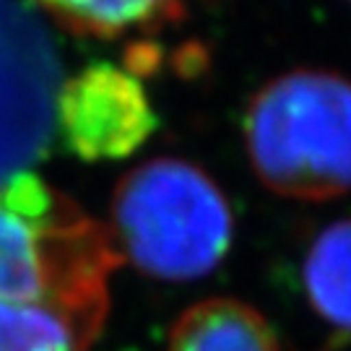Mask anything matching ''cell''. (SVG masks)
<instances>
[{"instance_id": "1", "label": "cell", "mask_w": 351, "mask_h": 351, "mask_svg": "<svg viewBox=\"0 0 351 351\" xmlns=\"http://www.w3.org/2000/svg\"><path fill=\"white\" fill-rule=\"evenodd\" d=\"M117 261L112 234L37 175L0 185V300L110 310Z\"/></svg>"}, {"instance_id": "2", "label": "cell", "mask_w": 351, "mask_h": 351, "mask_svg": "<svg viewBox=\"0 0 351 351\" xmlns=\"http://www.w3.org/2000/svg\"><path fill=\"white\" fill-rule=\"evenodd\" d=\"M245 146L258 180L278 195L351 193V81L328 71L268 81L245 114Z\"/></svg>"}, {"instance_id": "3", "label": "cell", "mask_w": 351, "mask_h": 351, "mask_svg": "<svg viewBox=\"0 0 351 351\" xmlns=\"http://www.w3.org/2000/svg\"><path fill=\"white\" fill-rule=\"evenodd\" d=\"M234 216L201 167L154 159L128 172L112 195V239L143 274L164 281L201 278L224 261Z\"/></svg>"}, {"instance_id": "4", "label": "cell", "mask_w": 351, "mask_h": 351, "mask_svg": "<svg viewBox=\"0 0 351 351\" xmlns=\"http://www.w3.org/2000/svg\"><path fill=\"white\" fill-rule=\"evenodd\" d=\"M52 52L32 24L0 0V185L29 172L55 114Z\"/></svg>"}, {"instance_id": "5", "label": "cell", "mask_w": 351, "mask_h": 351, "mask_svg": "<svg viewBox=\"0 0 351 351\" xmlns=\"http://www.w3.org/2000/svg\"><path fill=\"white\" fill-rule=\"evenodd\" d=\"M55 117L68 146L84 162L125 159L156 128L146 88L130 71L110 63L71 75L58 88Z\"/></svg>"}, {"instance_id": "6", "label": "cell", "mask_w": 351, "mask_h": 351, "mask_svg": "<svg viewBox=\"0 0 351 351\" xmlns=\"http://www.w3.org/2000/svg\"><path fill=\"white\" fill-rule=\"evenodd\" d=\"M104 317V310L52 300H0V351H88Z\"/></svg>"}, {"instance_id": "7", "label": "cell", "mask_w": 351, "mask_h": 351, "mask_svg": "<svg viewBox=\"0 0 351 351\" xmlns=\"http://www.w3.org/2000/svg\"><path fill=\"white\" fill-rule=\"evenodd\" d=\"M169 351H278L274 328L250 304L203 300L177 317Z\"/></svg>"}, {"instance_id": "8", "label": "cell", "mask_w": 351, "mask_h": 351, "mask_svg": "<svg viewBox=\"0 0 351 351\" xmlns=\"http://www.w3.org/2000/svg\"><path fill=\"white\" fill-rule=\"evenodd\" d=\"M304 291L317 315L351 330V219L326 226L304 255Z\"/></svg>"}, {"instance_id": "9", "label": "cell", "mask_w": 351, "mask_h": 351, "mask_svg": "<svg viewBox=\"0 0 351 351\" xmlns=\"http://www.w3.org/2000/svg\"><path fill=\"white\" fill-rule=\"evenodd\" d=\"M47 13L78 34L120 37L156 24L175 8V0H37Z\"/></svg>"}]
</instances>
